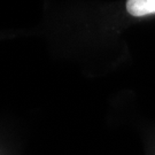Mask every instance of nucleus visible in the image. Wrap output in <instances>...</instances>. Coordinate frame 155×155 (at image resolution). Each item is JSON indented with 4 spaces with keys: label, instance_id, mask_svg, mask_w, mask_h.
Listing matches in <instances>:
<instances>
[{
    "label": "nucleus",
    "instance_id": "obj_1",
    "mask_svg": "<svg viewBox=\"0 0 155 155\" xmlns=\"http://www.w3.org/2000/svg\"><path fill=\"white\" fill-rule=\"evenodd\" d=\"M127 13L134 17L155 14V0H127Z\"/></svg>",
    "mask_w": 155,
    "mask_h": 155
}]
</instances>
